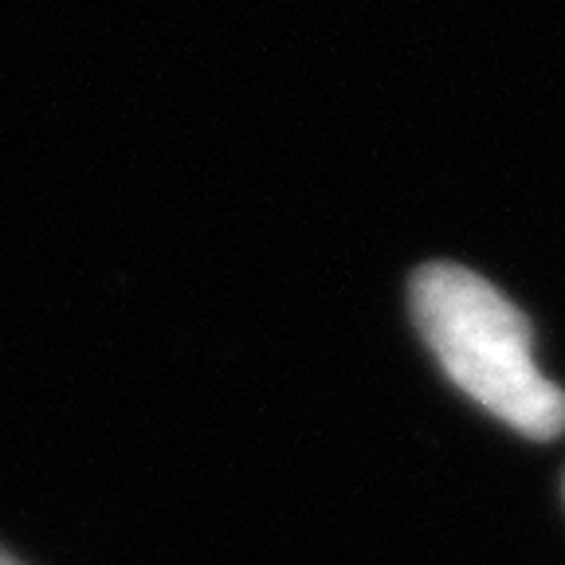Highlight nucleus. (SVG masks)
<instances>
[{
	"label": "nucleus",
	"mask_w": 565,
	"mask_h": 565,
	"mask_svg": "<svg viewBox=\"0 0 565 565\" xmlns=\"http://www.w3.org/2000/svg\"><path fill=\"white\" fill-rule=\"evenodd\" d=\"M562 491H565V483H562Z\"/></svg>",
	"instance_id": "nucleus-3"
},
{
	"label": "nucleus",
	"mask_w": 565,
	"mask_h": 565,
	"mask_svg": "<svg viewBox=\"0 0 565 565\" xmlns=\"http://www.w3.org/2000/svg\"><path fill=\"white\" fill-rule=\"evenodd\" d=\"M0 565H20V562L12 554H4V550H0Z\"/></svg>",
	"instance_id": "nucleus-2"
},
{
	"label": "nucleus",
	"mask_w": 565,
	"mask_h": 565,
	"mask_svg": "<svg viewBox=\"0 0 565 565\" xmlns=\"http://www.w3.org/2000/svg\"><path fill=\"white\" fill-rule=\"evenodd\" d=\"M413 322L440 370L479 408L530 440L565 428V393L534 358L526 315L494 282L459 264H428L408 287Z\"/></svg>",
	"instance_id": "nucleus-1"
}]
</instances>
